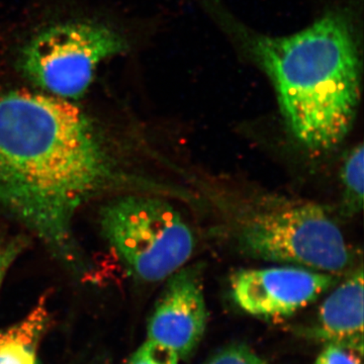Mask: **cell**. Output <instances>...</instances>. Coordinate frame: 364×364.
Masks as SVG:
<instances>
[{"label": "cell", "instance_id": "9", "mask_svg": "<svg viewBox=\"0 0 364 364\" xmlns=\"http://www.w3.org/2000/svg\"><path fill=\"white\" fill-rule=\"evenodd\" d=\"M51 316L43 296L25 317L0 330V364H40L39 348Z\"/></svg>", "mask_w": 364, "mask_h": 364}, {"label": "cell", "instance_id": "7", "mask_svg": "<svg viewBox=\"0 0 364 364\" xmlns=\"http://www.w3.org/2000/svg\"><path fill=\"white\" fill-rule=\"evenodd\" d=\"M208 322L203 267H183L167 279L148 321L147 339L169 347L179 359L188 360L200 346Z\"/></svg>", "mask_w": 364, "mask_h": 364}, {"label": "cell", "instance_id": "4", "mask_svg": "<svg viewBox=\"0 0 364 364\" xmlns=\"http://www.w3.org/2000/svg\"><path fill=\"white\" fill-rule=\"evenodd\" d=\"M241 250L251 257L335 274L351 263L343 234L315 203L258 213L242 225Z\"/></svg>", "mask_w": 364, "mask_h": 364}, {"label": "cell", "instance_id": "2", "mask_svg": "<svg viewBox=\"0 0 364 364\" xmlns=\"http://www.w3.org/2000/svg\"><path fill=\"white\" fill-rule=\"evenodd\" d=\"M223 25L267 73L294 138L312 152L343 142L361 93L358 38L347 14L331 11L282 37L251 32L224 16Z\"/></svg>", "mask_w": 364, "mask_h": 364}, {"label": "cell", "instance_id": "5", "mask_svg": "<svg viewBox=\"0 0 364 364\" xmlns=\"http://www.w3.org/2000/svg\"><path fill=\"white\" fill-rule=\"evenodd\" d=\"M121 33L90 21L49 26L21 55V70L48 95L77 100L87 91L97 66L128 50Z\"/></svg>", "mask_w": 364, "mask_h": 364}, {"label": "cell", "instance_id": "11", "mask_svg": "<svg viewBox=\"0 0 364 364\" xmlns=\"http://www.w3.org/2000/svg\"><path fill=\"white\" fill-rule=\"evenodd\" d=\"M314 364H363V339L327 342Z\"/></svg>", "mask_w": 364, "mask_h": 364}, {"label": "cell", "instance_id": "8", "mask_svg": "<svg viewBox=\"0 0 364 364\" xmlns=\"http://www.w3.org/2000/svg\"><path fill=\"white\" fill-rule=\"evenodd\" d=\"M363 268L358 269L323 301L317 318L304 329L309 339L327 343L363 339Z\"/></svg>", "mask_w": 364, "mask_h": 364}, {"label": "cell", "instance_id": "10", "mask_svg": "<svg viewBox=\"0 0 364 364\" xmlns=\"http://www.w3.org/2000/svg\"><path fill=\"white\" fill-rule=\"evenodd\" d=\"M364 151L363 144L349 152L342 167L344 205L347 212L355 214L363 210L364 188Z\"/></svg>", "mask_w": 364, "mask_h": 364}, {"label": "cell", "instance_id": "13", "mask_svg": "<svg viewBox=\"0 0 364 364\" xmlns=\"http://www.w3.org/2000/svg\"><path fill=\"white\" fill-rule=\"evenodd\" d=\"M202 364H272L248 345H230Z\"/></svg>", "mask_w": 364, "mask_h": 364}, {"label": "cell", "instance_id": "12", "mask_svg": "<svg viewBox=\"0 0 364 364\" xmlns=\"http://www.w3.org/2000/svg\"><path fill=\"white\" fill-rule=\"evenodd\" d=\"M176 352L165 345L146 339L132 354L127 364H178Z\"/></svg>", "mask_w": 364, "mask_h": 364}, {"label": "cell", "instance_id": "1", "mask_svg": "<svg viewBox=\"0 0 364 364\" xmlns=\"http://www.w3.org/2000/svg\"><path fill=\"white\" fill-rule=\"evenodd\" d=\"M104 132L70 100L11 91L0 97V205L67 262H77L79 208L130 186Z\"/></svg>", "mask_w": 364, "mask_h": 364}, {"label": "cell", "instance_id": "14", "mask_svg": "<svg viewBox=\"0 0 364 364\" xmlns=\"http://www.w3.org/2000/svg\"><path fill=\"white\" fill-rule=\"evenodd\" d=\"M28 239L23 236L0 238V289L4 284L9 268L18 259L28 246Z\"/></svg>", "mask_w": 364, "mask_h": 364}, {"label": "cell", "instance_id": "6", "mask_svg": "<svg viewBox=\"0 0 364 364\" xmlns=\"http://www.w3.org/2000/svg\"><path fill=\"white\" fill-rule=\"evenodd\" d=\"M330 273L284 267L239 270L230 279L232 298L244 312L264 320L291 317L336 284Z\"/></svg>", "mask_w": 364, "mask_h": 364}, {"label": "cell", "instance_id": "3", "mask_svg": "<svg viewBox=\"0 0 364 364\" xmlns=\"http://www.w3.org/2000/svg\"><path fill=\"white\" fill-rule=\"evenodd\" d=\"M100 225L112 250L141 282L168 279L186 267L195 250L193 230L181 213L154 196L112 198L100 210Z\"/></svg>", "mask_w": 364, "mask_h": 364}]
</instances>
